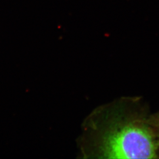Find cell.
I'll return each mask as SVG.
<instances>
[{
	"label": "cell",
	"mask_w": 159,
	"mask_h": 159,
	"mask_svg": "<svg viewBox=\"0 0 159 159\" xmlns=\"http://www.w3.org/2000/svg\"><path fill=\"white\" fill-rule=\"evenodd\" d=\"M83 154L98 159H159V139L148 104L140 97H122L87 117Z\"/></svg>",
	"instance_id": "cell-1"
},
{
	"label": "cell",
	"mask_w": 159,
	"mask_h": 159,
	"mask_svg": "<svg viewBox=\"0 0 159 159\" xmlns=\"http://www.w3.org/2000/svg\"><path fill=\"white\" fill-rule=\"evenodd\" d=\"M153 120L159 139V111L156 113H153Z\"/></svg>",
	"instance_id": "cell-2"
}]
</instances>
